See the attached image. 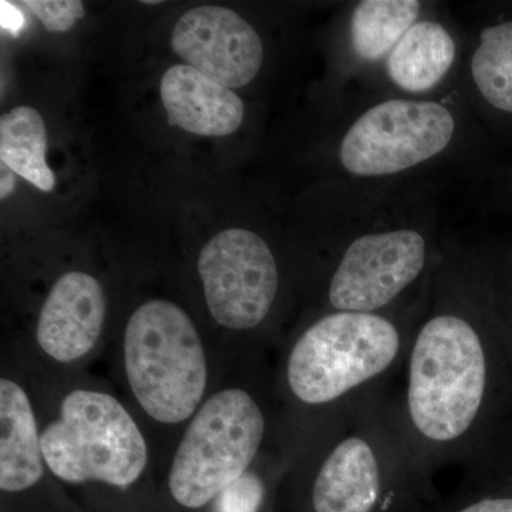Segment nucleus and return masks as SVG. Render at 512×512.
<instances>
[{
    "label": "nucleus",
    "instance_id": "1",
    "mask_svg": "<svg viewBox=\"0 0 512 512\" xmlns=\"http://www.w3.org/2000/svg\"><path fill=\"white\" fill-rule=\"evenodd\" d=\"M404 360L406 389L394 409L414 454L429 471L466 457L490 387L483 335L460 313H437L417 330Z\"/></svg>",
    "mask_w": 512,
    "mask_h": 512
},
{
    "label": "nucleus",
    "instance_id": "2",
    "mask_svg": "<svg viewBox=\"0 0 512 512\" xmlns=\"http://www.w3.org/2000/svg\"><path fill=\"white\" fill-rule=\"evenodd\" d=\"M343 414L296 491L292 512H419L431 497L429 470L404 436L396 409L369 394Z\"/></svg>",
    "mask_w": 512,
    "mask_h": 512
},
{
    "label": "nucleus",
    "instance_id": "3",
    "mask_svg": "<svg viewBox=\"0 0 512 512\" xmlns=\"http://www.w3.org/2000/svg\"><path fill=\"white\" fill-rule=\"evenodd\" d=\"M409 343L379 313L333 312L303 330L288 353L286 386L306 407L349 406L406 357Z\"/></svg>",
    "mask_w": 512,
    "mask_h": 512
},
{
    "label": "nucleus",
    "instance_id": "4",
    "mask_svg": "<svg viewBox=\"0 0 512 512\" xmlns=\"http://www.w3.org/2000/svg\"><path fill=\"white\" fill-rule=\"evenodd\" d=\"M124 370L134 399L161 424L192 419L208 386V360L197 326L177 303L151 299L128 319Z\"/></svg>",
    "mask_w": 512,
    "mask_h": 512
},
{
    "label": "nucleus",
    "instance_id": "5",
    "mask_svg": "<svg viewBox=\"0 0 512 512\" xmlns=\"http://www.w3.org/2000/svg\"><path fill=\"white\" fill-rule=\"evenodd\" d=\"M50 473L66 484H100L126 493L146 473V439L111 394L76 389L40 433Z\"/></svg>",
    "mask_w": 512,
    "mask_h": 512
},
{
    "label": "nucleus",
    "instance_id": "6",
    "mask_svg": "<svg viewBox=\"0 0 512 512\" xmlns=\"http://www.w3.org/2000/svg\"><path fill=\"white\" fill-rule=\"evenodd\" d=\"M266 434V417L247 390L229 387L192 416L168 473L171 503L183 512L207 511L251 471Z\"/></svg>",
    "mask_w": 512,
    "mask_h": 512
},
{
    "label": "nucleus",
    "instance_id": "7",
    "mask_svg": "<svg viewBox=\"0 0 512 512\" xmlns=\"http://www.w3.org/2000/svg\"><path fill=\"white\" fill-rule=\"evenodd\" d=\"M453 134V116L439 103L384 101L349 128L340 161L362 177L396 174L440 154Z\"/></svg>",
    "mask_w": 512,
    "mask_h": 512
},
{
    "label": "nucleus",
    "instance_id": "8",
    "mask_svg": "<svg viewBox=\"0 0 512 512\" xmlns=\"http://www.w3.org/2000/svg\"><path fill=\"white\" fill-rule=\"evenodd\" d=\"M198 274L212 318L222 328H258L278 295L279 269L265 239L249 229H225L202 248Z\"/></svg>",
    "mask_w": 512,
    "mask_h": 512
},
{
    "label": "nucleus",
    "instance_id": "9",
    "mask_svg": "<svg viewBox=\"0 0 512 512\" xmlns=\"http://www.w3.org/2000/svg\"><path fill=\"white\" fill-rule=\"evenodd\" d=\"M426 261V241L413 229L363 235L349 245L330 279V306L335 312L376 313L417 281Z\"/></svg>",
    "mask_w": 512,
    "mask_h": 512
},
{
    "label": "nucleus",
    "instance_id": "10",
    "mask_svg": "<svg viewBox=\"0 0 512 512\" xmlns=\"http://www.w3.org/2000/svg\"><path fill=\"white\" fill-rule=\"evenodd\" d=\"M171 46L188 66L228 87L247 86L264 60L261 37L237 12L198 6L175 23Z\"/></svg>",
    "mask_w": 512,
    "mask_h": 512
},
{
    "label": "nucleus",
    "instance_id": "11",
    "mask_svg": "<svg viewBox=\"0 0 512 512\" xmlns=\"http://www.w3.org/2000/svg\"><path fill=\"white\" fill-rule=\"evenodd\" d=\"M106 316V293L100 282L86 272H67L57 279L40 309L37 343L56 362H77L99 342Z\"/></svg>",
    "mask_w": 512,
    "mask_h": 512
},
{
    "label": "nucleus",
    "instance_id": "12",
    "mask_svg": "<svg viewBox=\"0 0 512 512\" xmlns=\"http://www.w3.org/2000/svg\"><path fill=\"white\" fill-rule=\"evenodd\" d=\"M161 100L168 124L197 136H229L244 121L241 97L188 64H175L164 73Z\"/></svg>",
    "mask_w": 512,
    "mask_h": 512
},
{
    "label": "nucleus",
    "instance_id": "13",
    "mask_svg": "<svg viewBox=\"0 0 512 512\" xmlns=\"http://www.w3.org/2000/svg\"><path fill=\"white\" fill-rule=\"evenodd\" d=\"M45 458L28 393L13 380H0V490L13 498L45 477Z\"/></svg>",
    "mask_w": 512,
    "mask_h": 512
},
{
    "label": "nucleus",
    "instance_id": "14",
    "mask_svg": "<svg viewBox=\"0 0 512 512\" xmlns=\"http://www.w3.org/2000/svg\"><path fill=\"white\" fill-rule=\"evenodd\" d=\"M456 57L453 37L440 23H414L387 60V72L400 89L421 93L446 76Z\"/></svg>",
    "mask_w": 512,
    "mask_h": 512
},
{
    "label": "nucleus",
    "instance_id": "15",
    "mask_svg": "<svg viewBox=\"0 0 512 512\" xmlns=\"http://www.w3.org/2000/svg\"><path fill=\"white\" fill-rule=\"evenodd\" d=\"M45 120L33 107L19 106L0 117V160L40 191L55 188V174L46 163Z\"/></svg>",
    "mask_w": 512,
    "mask_h": 512
},
{
    "label": "nucleus",
    "instance_id": "16",
    "mask_svg": "<svg viewBox=\"0 0 512 512\" xmlns=\"http://www.w3.org/2000/svg\"><path fill=\"white\" fill-rule=\"evenodd\" d=\"M416 0H365L356 6L350 39L356 55L372 62L390 55L419 18Z\"/></svg>",
    "mask_w": 512,
    "mask_h": 512
},
{
    "label": "nucleus",
    "instance_id": "17",
    "mask_svg": "<svg viewBox=\"0 0 512 512\" xmlns=\"http://www.w3.org/2000/svg\"><path fill=\"white\" fill-rule=\"evenodd\" d=\"M480 40L471 62L474 82L491 106L512 113V22L484 29Z\"/></svg>",
    "mask_w": 512,
    "mask_h": 512
},
{
    "label": "nucleus",
    "instance_id": "18",
    "mask_svg": "<svg viewBox=\"0 0 512 512\" xmlns=\"http://www.w3.org/2000/svg\"><path fill=\"white\" fill-rule=\"evenodd\" d=\"M18 5L30 10L49 33L69 32L86 16L80 0H26Z\"/></svg>",
    "mask_w": 512,
    "mask_h": 512
},
{
    "label": "nucleus",
    "instance_id": "19",
    "mask_svg": "<svg viewBox=\"0 0 512 512\" xmlns=\"http://www.w3.org/2000/svg\"><path fill=\"white\" fill-rule=\"evenodd\" d=\"M427 512H512V495L471 494L461 488L446 503Z\"/></svg>",
    "mask_w": 512,
    "mask_h": 512
},
{
    "label": "nucleus",
    "instance_id": "20",
    "mask_svg": "<svg viewBox=\"0 0 512 512\" xmlns=\"http://www.w3.org/2000/svg\"><path fill=\"white\" fill-rule=\"evenodd\" d=\"M25 25L22 12L10 2H2V28L18 36Z\"/></svg>",
    "mask_w": 512,
    "mask_h": 512
},
{
    "label": "nucleus",
    "instance_id": "21",
    "mask_svg": "<svg viewBox=\"0 0 512 512\" xmlns=\"http://www.w3.org/2000/svg\"><path fill=\"white\" fill-rule=\"evenodd\" d=\"M16 187V174L10 168L2 164V178H0V198L5 200L12 194Z\"/></svg>",
    "mask_w": 512,
    "mask_h": 512
},
{
    "label": "nucleus",
    "instance_id": "22",
    "mask_svg": "<svg viewBox=\"0 0 512 512\" xmlns=\"http://www.w3.org/2000/svg\"><path fill=\"white\" fill-rule=\"evenodd\" d=\"M158 0H143V5H160Z\"/></svg>",
    "mask_w": 512,
    "mask_h": 512
}]
</instances>
